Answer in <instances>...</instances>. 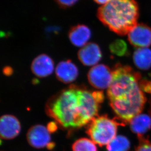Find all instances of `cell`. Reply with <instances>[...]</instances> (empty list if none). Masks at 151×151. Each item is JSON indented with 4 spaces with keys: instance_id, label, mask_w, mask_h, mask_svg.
<instances>
[{
    "instance_id": "cell-4",
    "label": "cell",
    "mask_w": 151,
    "mask_h": 151,
    "mask_svg": "<svg viewBox=\"0 0 151 151\" xmlns=\"http://www.w3.org/2000/svg\"><path fill=\"white\" fill-rule=\"evenodd\" d=\"M118 123L107 116H97L90 123L87 133L96 144L107 145L116 137Z\"/></svg>"
},
{
    "instance_id": "cell-16",
    "label": "cell",
    "mask_w": 151,
    "mask_h": 151,
    "mask_svg": "<svg viewBox=\"0 0 151 151\" xmlns=\"http://www.w3.org/2000/svg\"><path fill=\"white\" fill-rule=\"evenodd\" d=\"M72 149L73 151H97L96 143L87 138H80L75 141Z\"/></svg>"
},
{
    "instance_id": "cell-12",
    "label": "cell",
    "mask_w": 151,
    "mask_h": 151,
    "mask_svg": "<svg viewBox=\"0 0 151 151\" xmlns=\"http://www.w3.org/2000/svg\"><path fill=\"white\" fill-rule=\"evenodd\" d=\"M91 36V31L84 24H77L70 29L68 33V38L74 46L83 47L88 44Z\"/></svg>"
},
{
    "instance_id": "cell-15",
    "label": "cell",
    "mask_w": 151,
    "mask_h": 151,
    "mask_svg": "<svg viewBox=\"0 0 151 151\" xmlns=\"http://www.w3.org/2000/svg\"><path fill=\"white\" fill-rule=\"evenodd\" d=\"M130 141L122 135L116 136L107 145V151H128L130 149Z\"/></svg>"
},
{
    "instance_id": "cell-19",
    "label": "cell",
    "mask_w": 151,
    "mask_h": 151,
    "mask_svg": "<svg viewBox=\"0 0 151 151\" xmlns=\"http://www.w3.org/2000/svg\"><path fill=\"white\" fill-rule=\"evenodd\" d=\"M135 151H151V144L148 141H142Z\"/></svg>"
},
{
    "instance_id": "cell-18",
    "label": "cell",
    "mask_w": 151,
    "mask_h": 151,
    "mask_svg": "<svg viewBox=\"0 0 151 151\" xmlns=\"http://www.w3.org/2000/svg\"><path fill=\"white\" fill-rule=\"evenodd\" d=\"M60 7L67 9L74 6L78 0H54Z\"/></svg>"
},
{
    "instance_id": "cell-8",
    "label": "cell",
    "mask_w": 151,
    "mask_h": 151,
    "mask_svg": "<svg viewBox=\"0 0 151 151\" xmlns=\"http://www.w3.org/2000/svg\"><path fill=\"white\" fill-rule=\"evenodd\" d=\"M21 126L19 120L14 116L5 114L0 119V134L4 139H12L20 134Z\"/></svg>"
},
{
    "instance_id": "cell-13",
    "label": "cell",
    "mask_w": 151,
    "mask_h": 151,
    "mask_svg": "<svg viewBox=\"0 0 151 151\" xmlns=\"http://www.w3.org/2000/svg\"><path fill=\"white\" fill-rule=\"evenodd\" d=\"M133 61L135 66L143 70L151 68V50L148 47L137 48L133 54Z\"/></svg>"
},
{
    "instance_id": "cell-9",
    "label": "cell",
    "mask_w": 151,
    "mask_h": 151,
    "mask_svg": "<svg viewBox=\"0 0 151 151\" xmlns=\"http://www.w3.org/2000/svg\"><path fill=\"white\" fill-rule=\"evenodd\" d=\"M102 52L98 45L88 43L83 46L78 52L79 60L86 66H94L102 58Z\"/></svg>"
},
{
    "instance_id": "cell-17",
    "label": "cell",
    "mask_w": 151,
    "mask_h": 151,
    "mask_svg": "<svg viewBox=\"0 0 151 151\" xmlns=\"http://www.w3.org/2000/svg\"><path fill=\"white\" fill-rule=\"evenodd\" d=\"M110 50L113 54L123 56L128 52L127 44L124 40L117 39L113 42L110 45Z\"/></svg>"
},
{
    "instance_id": "cell-10",
    "label": "cell",
    "mask_w": 151,
    "mask_h": 151,
    "mask_svg": "<svg viewBox=\"0 0 151 151\" xmlns=\"http://www.w3.org/2000/svg\"><path fill=\"white\" fill-rule=\"evenodd\" d=\"M31 68L32 72L36 76L44 78L52 74L54 70V63L49 56L41 54L33 60Z\"/></svg>"
},
{
    "instance_id": "cell-2",
    "label": "cell",
    "mask_w": 151,
    "mask_h": 151,
    "mask_svg": "<svg viewBox=\"0 0 151 151\" xmlns=\"http://www.w3.org/2000/svg\"><path fill=\"white\" fill-rule=\"evenodd\" d=\"M112 72L113 79L107 91L110 105L119 118L130 122L140 114L145 103L139 82L141 75L130 66L120 63Z\"/></svg>"
},
{
    "instance_id": "cell-5",
    "label": "cell",
    "mask_w": 151,
    "mask_h": 151,
    "mask_svg": "<svg viewBox=\"0 0 151 151\" xmlns=\"http://www.w3.org/2000/svg\"><path fill=\"white\" fill-rule=\"evenodd\" d=\"M88 79L94 88L101 90L108 88L113 79L112 70L105 65H96L88 71Z\"/></svg>"
},
{
    "instance_id": "cell-6",
    "label": "cell",
    "mask_w": 151,
    "mask_h": 151,
    "mask_svg": "<svg viewBox=\"0 0 151 151\" xmlns=\"http://www.w3.org/2000/svg\"><path fill=\"white\" fill-rule=\"evenodd\" d=\"M27 141L34 148L48 147L51 144V137L49 129L42 125H36L31 127L27 132Z\"/></svg>"
},
{
    "instance_id": "cell-14",
    "label": "cell",
    "mask_w": 151,
    "mask_h": 151,
    "mask_svg": "<svg viewBox=\"0 0 151 151\" xmlns=\"http://www.w3.org/2000/svg\"><path fill=\"white\" fill-rule=\"evenodd\" d=\"M132 131L138 136L142 135L151 128V118L145 114H140L130 121Z\"/></svg>"
},
{
    "instance_id": "cell-1",
    "label": "cell",
    "mask_w": 151,
    "mask_h": 151,
    "mask_svg": "<svg viewBox=\"0 0 151 151\" xmlns=\"http://www.w3.org/2000/svg\"><path fill=\"white\" fill-rule=\"evenodd\" d=\"M104 99L102 91L91 92L71 86L52 97L46 105V111L64 128H79L97 117Z\"/></svg>"
},
{
    "instance_id": "cell-3",
    "label": "cell",
    "mask_w": 151,
    "mask_h": 151,
    "mask_svg": "<svg viewBox=\"0 0 151 151\" xmlns=\"http://www.w3.org/2000/svg\"><path fill=\"white\" fill-rule=\"evenodd\" d=\"M97 17L110 30L125 35L137 24L139 6L135 0H111L99 8Z\"/></svg>"
},
{
    "instance_id": "cell-21",
    "label": "cell",
    "mask_w": 151,
    "mask_h": 151,
    "mask_svg": "<svg viewBox=\"0 0 151 151\" xmlns=\"http://www.w3.org/2000/svg\"><path fill=\"white\" fill-rule=\"evenodd\" d=\"M96 3L99 4H105L107 3H108L109 1H111V0H93Z\"/></svg>"
},
{
    "instance_id": "cell-11",
    "label": "cell",
    "mask_w": 151,
    "mask_h": 151,
    "mask_svg": "<svg viewBox=\"0 0 151 151\" xmlns=\"http://www.w3.org/2000/svg\"><path fill=\"white\" fill-rule=\"evenodd\" d=\"M78 69L71 60L60 62L55 69L57 78L60 81L68 84L74 81L78 76Z\"/></svg>"
},
{
    "instance_id": "cell-20",
    "label": "cell",
    "mask_w": 151,
    "mask_h": 151,
    "mask_svg": "<svg viewBox=\"0 0 151 151\" xmlns=\"http://www.w3.org/2000/svg\"><path fill=\"white\" fill-rule=\"evenodd\" d=\"M141 87L144 88L145 91L149 92L151 93V82L143 81L141 82Z\"/></svg>"
},
{
    "instance_id": "cell-7",
    "label": "cell",
    "mask_w": 151,
    "mask_h": 151,
    "mask_svg": "<svg viewBox=\"0 0 151 151\" xmlns=\"http://www.w3.org/2000/svg\"><path fill=\"white\" fill-rule=\"evenodd\" d=\"M128 39L137 49L148 47L151 45V28L143 23L137 24L129 32Z\"/></svg>"
}]
</instances>
